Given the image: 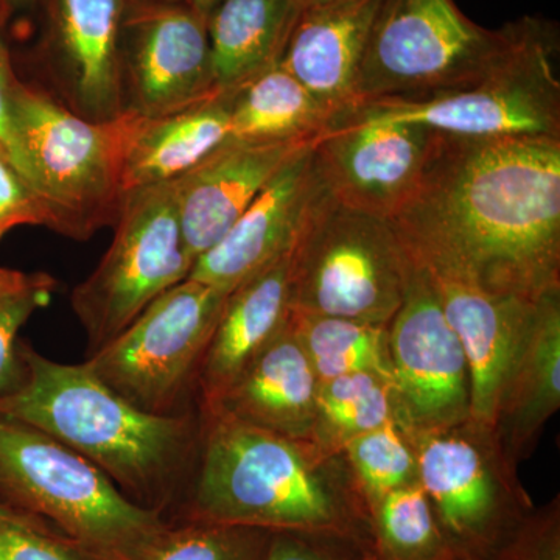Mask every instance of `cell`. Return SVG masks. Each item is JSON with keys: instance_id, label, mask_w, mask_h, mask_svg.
<instances>
[{"instance_id": "4316f807", "label": "cell", "mask_w": 560, "mask_h": 560, "mask_svg": "<svg viewBox=\"0 0 560 560\" xmlns=\"http://www.w3.org/2000/svg\"><path fill=\"white\" fill-rule=\"evenodd\" d=\"M371 534L375 560H460L419 481L372 501Z\"/></svg>"}, {"instance_id": "8d00e7d4", "label": "cell", "mask_w": 560, "mask_h": 560, "mask_svg": "<svg viewBox=\"0 0 560 560\" xmlns=\"http://www.w3.org/2000/svg\"><path fill=\"white\" fill-rule=\"evenodd\" d=\"M47 278H49V276L43 275V272L27 275V272L0 267V296H2V294L16 293V291L31 289V287L38 285V283Z\"/></svg>"}, {"instance_id": "44dd1931", "label": "cell", "mask_w": 560, "mask_h": 560, "mask_svg": "<svg viewBox=\"0 0 560 560\" xmlns=\"http://www.w3.org/2000/svg\"><path fill=\"white\" fill-rule=\"evenodd\" d=\"M291 249L237 287L224 305L195 375L201 412L282 330L291 315Z\"/></svg>"}, {"instance_id": "277c9868", "label": "cell", "mask_w": 560, "mask_h": 560, "mask_svg": "<svg viewBox=\"0 0 560 560\" xmlns=\"http://www.w3.org/2000/svg\"><path fill=\"white\" fill-rule=\"evenodd\" d=\"M412 265L389 220L341 205L323 186L291 248V311L389 324Z\"/></svg>"}, {"instance_id": "f546056e", "label": "cell", "mask_w": 560, "mask_h": 560, "mask_svg": "<svg viewBox=\"0 0 560 560\" xmlns=\"http://www.w3.org/2000/svg\"><path fill=\"white\" fill-rule=\"evenodd\" d=\"M370 504L390 490L418 482V460L407 433L389 422L346 442L342 447Z\"/></svg>"}, {"instance_id": "ab89813d", "label": "cell", "mask_w": 560, "mask_h": 560, "mask_svg": "<svg viewBox=\"0 0 560 560\" xmlns=\"http://www.w3.org/2000/svg\"><path fill=\"white\" fill-rule=\"evenodd\" d=\"M300 10L311 9V7L326 5L335 0H291Z\"/></svg>"}, {"instance_id": "ac0fdd59", "label": "cell", "mask_w": 560, "mask_h": 560, "mask_svg": "<svg viewBox=\"0 0 560 560\" xmlns=\"http://www.w3.org/2000/svg\"><path fill=\"white\" fill-rule=\"evenodd\" d=\"M560 408V290L534 301L508 364L493 431L515 466L533 456Z\"/></svg>"}, {"instance_id": "9c48e42d", "label": "cell", "mask_w": 560, "mask_h": 560, "mask_svg": "<svg viewBox=\"0 0 560 560\" xmlns=\"http://www.w3.org/2000/svg\"><path fill=\"white\" fill-rule=\"evenodd\" d=\"M407 436L419 485L453 551L460 560H488L536 506L495 431L469 418Z\"/></svg>"}, {"instance_id": "74e56055", "label": "cell", "mask_w": 560, "mask_h": 560, "mask_svg": "<svg viewBox=\"0 0 560 560\" xmlns=\"http://www.w3.org/2000/svg\"><path fill=\"white\" fill-rule=\"evenodd\" d=\"M43 0H0V13L9 21L14 14L28 13L38 9Z\"/></svg>"}, {"instance_id": "7c38bea8", "label": "cell", "mask_w": 560, "mask_h": 560, "mask_svg": "<svg viewBox=\"0 0 560 560\" xmlns=\"http://www.w3.org/2000/svg\"><path fill=\"white\" fill-rule=\"evenodd\" d=\"M388 346L396 420L405 433L447 429L470 418L466 357L430 276L418 264L390 319Z\"/></svg>"}, {"instance_id": "603a6c76", "label": "cell", "mask_w": 560, "mask_h": 560, "mask_svg": "<svg viewBox=\"0 0 560 560\" xmlns=\"http://www.w3.org/2000/svg\"><path fill=\"white\" fill-rule=\"evenodd\" d=\"M234 92L180 113L140 117L131 113L124 150L125 195L172 183L231 139Z\"/></svg>"}, {"instance_id": "2e32d148", "label": "cell", "mask_w": 560, "mask_h": 560, "mask_svg": "<svg viewBox=\"0 0 560 560\" xmlns=\"http://www.w3.org/2000/svg\"><path fill=\"white\" fill-rule=\"evenodd\" d=\"M47 47L69 108L91 120L124 113L120 40L128 0H43Z\"/></svg>"}, {"instance_id": "7bdbcfd3", "label": "cell", "mask_w": 560, "mask_h": 560, "mask_svg": "<svg viewBox=\"0 0 560 560\" xmlns=\"http://www.w3.org/2000/svg\"><path fill=\"white\" fill-rule=\"evenodd\" d=\"M114 560H132V559L127 558V556H124V555H117L116 558H114Z\"/></svg>"}, {"instance_id": "5bb4252c", "label": "cell", "mask_w": 560, "mask_h": 560, "mask_svg": "<svg viewBox=\"0 0 560 560\" xmlns=\"http://www.w3.org/2000/svg\"><path fill=\"white\" fill-rule=\"evenodd\" d=\"M124 110L180 113L219 97L208 20L189 2L128 5L120 40Z\"/></svg>"}, {"instance_id": "836d02e7", "label": "cell", "mask_w": 560, "mask_h": 560, "mask_svg": "<svg viewBox=\"0 0 560 560\" xmlns=\"http://www.w3.org/2000/svg\"><path fill=\"white\" fill-rule=\"evenodd\" d=\"M267 560H375L371 539L337 533L272 530Z\"/></svg>"}, {"instance_id": "83f0119b", "label": "cell", "mask_w": 560, "mask_h": 560, "mask_svg": "<svg viewBox=\"0 0 560 560\" xmlns=\"http://www.w3.org/2000/svg\"><path fill=\"white\" fill-rule=\"evenodd\" d=\"M397 422L393 382L374 371L319 382L315 440L342 451L346 442L385 423Z\"/></svg>"}, {"instance_id": "d6986e66", "label": "cell", "mask_w": 560, "mask_h": 560, "mask_svg": "<svg viewBox=\"0 0 560 560\" xmlns=\"http://www.w3.org/2000/svg\"><path fill=\"white\" fill-rule=\"evenodd\" d=\"M382 0H335L301 10L279 65L330 116L355 105L357 80Z\"/></svg>"}, {"instance_id": "8fae6325", "label": "cell", "mask_w": 560, "mask_h": 560, "mask_svg": "<svg viewBox=\"0 0 560 560\" xmlns=\"http://www.w3.org/2000/svg\"><path fill=\"white\" fill-rule=\"evenodd\" d=\"M230 294L187 278L151 302L84 363L140 410L175 415L184 390L195 386L202 353Z\"/></svg>"}, {"instance_id": "1f68e13d", "label": "cell", "mask_w": 560, "mask_h": 560, "mask_svg": "<svg viewBox=\"0 0 560 560\" xmlns=\"http://www.w3.org/2000/svg\"><path fill=\"white\" fill-rule=\"evenodd\" d=\"M55 283L49 276L31 289L0 296V394L16 388L22 381L24 366L18 335L33 313L49 302Z\"/></svg>"}, {"instance_id": "484cf974", "label": "cell", "mask_w": 560, "mask_h": 560, "mask_svg": "<svg viewBox=\"0 0 560 560\" xmlns=\"http://www.w3.org/2000/svg\"><path fill=\"white\" fill-rule=\"evenodd\" d=\"M290 323L319 382L363 371L390 378L389 324L293 311Z\"/></svg>"}, {"instance_id": "ffe728a7", "label": "cell", "mask_w": 560, "mask_h": 560, "mask_svg": "<svg viewBox=\"0 0 560 560\" xmlns=\"http://www.w3.org/2000/svg\"><path fill=\"white\" fill-rule=\"evenodd\" d=\"M318 385L289 319L231 383L215 407L200 412L226 416L293 440H315Z\"/></svg>"}, {"instance_id": "9a60e30c", "label": "cell", "mask_w": 560, "mask_h": 560, "mask_svg": "<svg viewBox=\"0 0 560 560\" xmlns=\"http://www.w3.org/2000/svg\"><path fill=\"white\" fill-rule=\"evenodd\" d=\"M320 187L311 143L272 176L226 235L195 261L189 278L232 293L293 248Z\"/></svg>"}, {"instance_id": "4dcf8cb0", "label": "cell", "mask_w": 560, "mask_h": 560, "mask_svg": "<svg viewBox=\"0 0 560 560\" xmlns=\"http://www.w3.org/2000/svg\"><path fill=\"white\" fill-rule=\"evenodd\" d=\"M116 556L27 515L0 518V560H114Z\"/></svg>"}, {"instance_id": "ba28073f", "label": "cell", "mask_w": 560, "mask_h": 560, "mask_svg": "<svg viewBox=\"0 0 560 560\" xmlns=\"http://www.w3.org/2000/svg\"><path fill=\"white\" fill-rule=\"evenodd\" d=\"M508 54L467 90L422 102H371L390 119L470 139H560L559 32L555 22L512 21Z\"/></svg>"}, {"instance_id": "30bf717a", "label": "cell", "mask_w": 560, "mask_h": 560, "mask_svg": "<svg viewBox=\"0 0 560 560\" xmlns=\"http://www.w3.org/2000/svg\"><path fill=\"white\" fill-rule=\"evenodd\" d=\"M114 224L116 231L101 264L70 296L91 352L189 278L195 265L184 242L172 183L125 195Z\"/></svg>"}, {"instance_id": "d4e9b609", "label": "cell", "mask_w": 560, "mask_h": 560, "mask_svg": "<svg viewBox=\"0 0 560 560\" xmlns=\"http://www.w3.org/2000/svg\"><path fill=\"white\" fill-rule=\"evenodd\" d=\"M330 119L329 110L278 65L234 92L231 139L254 143L312 140Z\"/></svg>"}, {"instance_id": "d6a6232c", "label": "cell", "mask_w": 560, "mask_h": 560, "mask_svg": "<svg viewBox=\"0 0 560 560\" xmlns=\"http://www.w3.org/2000/svg\"><path fill=\"white\" fill-rule=\"evenodd\" d=\"M488 560H560V499L534 506Z\"/></svg>"}, {"instance_id": "60d3db41", "label": "cell", "mask_w": 560, "mask_h": 560, "mask_svg": "<svg viewBox=\"0 0 560 560\" xmlns=\"http://www.w3.org/2000/svg\"><path fill=\"white\" fill-rule=\"evenodd\" d=\"M189 0H128V5H153V3H184Z\"/></svg>"}, {"instance_id": "3957f363", "label": "cell", "mask_w": 560, "mask_h": 560, "mask_svg": "<svg viewBox=\"0 0 560 560\" xmlns=\"http://www.w3.org/2000/svg\"><path fill=\"white\" fill-rule=\"evenodd\" d=\"M20 355L24 374L16 388L0 394V416L60 441L128 499L164 515L179 471L198 458L201 412L153 415L110 389L86 363H58L24 342Z\"/></svg>"}, {"instance_id": "6da1fadb", "label": "cell", "mask_w": 560, "mask_h": 560, "mask_svg": "<svg viewBox=\"0 0 560 560\" xmlns=\"http://www.w3.org/2000/svg\"><path fill=\"white\" fill-rule=\"evenodd\" d=\"M389 223L430 275L504 300L560 290V139L433 131Z\"/></svg>"}, {"instance_id": "f35d334b", "label": "cell", "mask_w": 560, "mask_h": 560, "mask_svg": "<svg viewBox=\"0 0 560 560\" xmlns=\"http://www.w3.org/2000/svg\"><path fill=\"white\" fill-rule=\"evenodd\" d=\"M220 0H189L191 7L208 20L209 14L219 5Z\"/></svg>"}, {"instance_id": "f1b7e54d", "label": "cell", "mask_w": 560, "mask_h": 560, "mask_svg": "<svg viewBox=\"0 0 560 560\" xmlns=\"http://www.w3.org/2000/svg\"><path fill=\"white\" fill-rule=\"evenodd\" d=\"M272 530L189 518H165L138 541L132 560H267Z\"/></svg>"}, {"instance_id": "7402d4cb", "label": "cell", "mask_w": 560, "mask_h": 560, "mask_svg": "<svg viewBox=\"0 0 560 560\" xmlns=\"http://www.w3.org/2000/svg\"><path fill=\"white\" fill-rule=\"evenodd\" d=\"M427 275L469 366L470 419L493 430L504 374L534 301L490 296L456 280Z\"/></svg>"}, {"instance_id": "52a82bcc", "label": "cell", "mask_w": 560, "mask_h": 560, "mask_svg": "<svg viewBox=\"0 0 560 560\" xmlns=\"http://www.w3.org/2000/svg\"><path fill=\"white\" fill-rule=\"evenodd\" d=\"M13 113L22 149L50 210V230L86 241L113 224L125 198L121 173L131 113L86 119L21 80Z\"/></svg>"}, {"instance_id": "cb8c5ba5", "label": "cell", "mask_w": 560, "mask_h": 560, "mask_svg": "<svg viewBox=\"0 0 560 560\" xmlns=\"http://www.w3.org/2000/svg\"><path fill=\"white\" fill-rule=\"evenodd\" d=\"M300 13L291 0H220L208 18L220 92L238 91L278 66Z\"/></svg>"}, {"instance_id": "e0dca14e", "label": "cell", "mask_w": 560, "mask_h": 560, "mask_svg": "<svg viewBox=\"0 0 560 560\" xmlns=\"http://www.w3.org/2000/svg\"><path fill=\"white\" fill-rule=\"evenodd\" d=\"M312 140L254 143L230 139L172 180L184 242L195 261L226 235L272 176Z\"/></svg>"}, {"instance_id": "8992f818", "label": "cell", "mask_w": 560, "mask_h": 560, "mask_svg": "<svg viewBox=\"0 0 560 560\" xmlns=\"http://www.w3.org/2000/svg\"><path fill=\"white\" fill-rule=\"evenodd\" d=\"M0 504L113 555H127L165 521L160 512L128 499L80 453L3 416Z\"/></svg>"}, {"instance_id": "d590c367", "label": "cell", "mask_w": 560, "mask_h": 560, "mask_svg": "<svg viewBox=\"0 0 560 560\" xmlns=\"http://www.w3.org/2000/svg\"><path fill=\"white\" fill-rule=\"evenodd\" d=\"M5 24V16L0 13V153L13 164V167L21 173L22 178L27 180L32 189L40 197L31 162L25 156L16 124H14V90H16L20 79L14 73L9 46H7Z\"/></svg>"}, {"instance_id": "7a4b0ae2", "label": "cell", "mask_w": 560, "mask_h": 560, "mask_svg": "<svg viewBox=\"0 0 560 560\" xmlns=\"http://www.w3.org/2000/svg\"><path fill=\"white\" fill-rule=\"evenodd\" d=\"M194 485L179 518L371 539V504L345 452L201 415Z\"/></svg>"}, {"instance_id": "4fadbf2b", "label": "cell", "mask_w": 560, "mask_h": 560, "mask_svg": "<svg viewBox=\"0 0 560 560\" xmlns=\"http://www.w3.org/2000/svg\"><path fill=\"white\" fill-rule=\"evenodd\" d=\"M431 139L429 128L357 105L327 121L312 153L334 200L389 220L418 183Z\"/></svg>"}, {"instance_id": "5b68a950", "label": "cell", "mask_w": 560, "mask_h": 560, "mask_svg": "<svg viewBox=\"0 0 560 560\" xmlns=\"http://www.w3.org/2000/svg\"><path fill=\"white\" fill-rule=\"evenodd\" d=\"M514 24L489 31L455 0H382L357 80L355 105L422 102L474 86L508 54Z\"/></svg>"}, {"instance_id": "b9f144b4", "label": "cell", "mask_w": 560, "mask_h": 560, "mask_svg": "<svg viewBox=\"0 0 560 560\" xmlns=\"http://www.w3.org/2000/svg\"><path fill=\"white\" fill-rule=\"evenodd\" d=\"M11 517H21V514H16V512H13L9 510V508L3 506V504H0V518Z\"/></svg>"}, {"instance_id": "e575fe53", "label": "cell", "mask_w": 560, "mask_h": 560, "mask_svg": "<svg viewBox=\"0 0 560 560\" xmlns=\"http://www.w3.org/2000/svg\"><path fill=\"white\" fill-rule=\"evenodd\" d=\"M20 226L50 228V210L31 184L0 153V238Z\"/></svg>"}]
</instances>
